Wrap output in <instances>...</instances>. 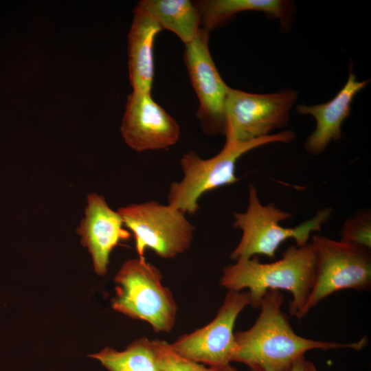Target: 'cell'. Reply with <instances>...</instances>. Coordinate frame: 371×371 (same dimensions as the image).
Wrapping results in <instances>:
<instances>
[{
  "label": "cell",
  "mask_w": 371,
  "mask_h": 371,
  "mask_svg": "<svg viewBox=\"0 0 371 371\" xmlns=\"http://www.w3.org/2000/svg\"><path fill=\"white\" fill-rule=\"evenodd\" d=\"M284 295L269 291L259 306L260 313L251 328L234 333L232 362L246 365L251 371H291L294 363L311 350L349 348L360 350L368 344L363 337L352 343L324 341L296 334L282 310Z\"/></svg>",
  "instance_id": "cell-1"
},
{
  "label": "cell",
  "mask_w": 371,
  "mask_h": 371,
  "mask_svg": "<svg viewBox=\"0 0 371 371\" xmlns=\"http://www.w3.org/2000/svg\"><path fill=\"white\" fill-rule=\"evenodd\" d=\"M315 256L311 243L289 247L275 262L262 263L257 258L240 259L222 271L220 286L228 291L247 289L250 304L259 308L265 295L271 290L286 291L292 295L289 313L298 319L305 308L315 276Z\"/></svg>",
  "instance_id": "cell-2"
},
{
  "label": "cell",
  "mask_w": 371,
  "mask_h": 371,
  "mask_svg": "<svg viewBox=\"0 0 371 371\" xmlns=\"http://www.w3.org/2000/svg\"><path fill=\"white\" fill-rule=\"evenodd\" d=\"M294 137L293 131H284L249 142L225 137L223 148L210 158L203 159L193 150L184 153L179 162L183 177L170 184L168 204L186 214H195L199 209V199L204 194L238 180L236 167L243 155L266 144L291 142Z\"/></svg>",
  "instance_id": "cell-3"
},
{
  "label": "cell",
  "mask_w": 371,
  "mask_h": 371,
  "mask_svg": "<svg viewBox=\"0 0 371 371\" xmlns=\"http://www.w3.org/2000/svg\"><path fill=\"white\" fill-rule=\"evenodd\" d=\"M331 213L330 207H325L296 227H284L280 223L291 218L292 214L273 203L262 205L256 188L249 184L247 209L233 214V226L241 231L242 236L230 259L236 261L256 255L273 259L280 245L291 238L295 241L296 245H304L308 243L313 233L320 230Z\"/></svg>",
  "instance_id": "cell-4"
},
{
  "label": "cell",
  "mask_w": 371,
  "mask_h": 371,
  "mask_svg": "<svg viewBox=\"0 0 371 371\" xmlns=\"http://www.w3.org/2000/svg\"><path fill=\"white\" fill-rule=\"evenodd\" d=\"M162 278L160 270L145 258L127 260L114 278L112 308L148 323L155 332H170L175 325L177 305Z\"/></svg>",
  "instance_id": "cell-5"
},
{
  "label": "cell",
  "mask_w": 371,
  "mask_h": 371,
  "mask_svg": "<svg viewBox=\"0 0 371 371\" xmlns=\"http://www.w3.org/2000/svg\"><path fill=\"white\" fill-rule=\"evenodd\" d=\"M117 212L133 234L139 258H144L149 249L161 258L171 259L192 245L194 225L186 214L168 203L149 201L120 207Z\"/></svg>",
  "instance_id": "cell-6"
},
{
  "label": "cell",
  "mask_w": 371,
  "mask_h": 371,
  "mask_svg": "<svg viewBox=\"0 0 371 371\" xmlns=\"http://www.w3.org/2000/svg\"><path fill=\"white\" fill-rule=\"evenodd\" d=\"M311 244L315 256V268L305 308L306 315L335 292L370 289V250L319 235L312 236Z\"/></svg>",
  "instance_id": "cell-7"
},
{
  "label": "cell",
  "mask_w": 371,
  "mask_h": 371,
  "mask_svg": "<svg viewBox=\"0 0 371 371\" xmlns=\"http://www.w3.org/2000/svg\"><path fill=\"white\" fill-rule=\"evenodd\" d=\"M297 98L294 90L260 94L230 88L225 104V137L249 142L284 127Z\"/></svg>",
  "instance_id": "cell-8"
},
{
  "label": "cell",
  "mask_w": 371,
  "mask_h": 371,
  "mask_svg": "<svg viewBox=\"0 0 371 371\" xmlns=\"http://www.w3.org/2000/svg\"><path fill=\"white\" fill-rule=\"evenodd\" d=\"M250 304L248 291H228L216 316L207 324L181 335L170 344L179 355L215 368L230 365L235 349L234 328L238 316Z\"/></svg>",
  "instance_id": "cell-9"
},
{
  "label": "cell",
  "mask_w": 371,
  "mask_h": 371,
  "mask_svg": "<svg viewBox=\"0 0 371 371\" xmlns=\"http://www.w3.org/2000/svg\"><path fill=\"white\" fill-rule=\"evenodd\" d=\"M208 33L199 35L186 45L184 60L200 106L197 117L212 134L225 131V104L230 89L221 78L208 47Z\"/></svg>",
  "instance_id": "cell-10"
},
{
  "label": "cell",
  "mask_w": 371,
  "mask_h": 371,
  "mask_svg": "<svg viewBox=\"0 0 371 371\" xmlns=\"http://www.w3.org/2000/svg\"><path fill=\"white\" fill-rule=\"evenodd\" d=\"M120 132L137 152L166 149L180 136L177 121L152 98L150 92L133 90L128 96Z\"/></svg>",
  "instance_id": "cell-11"
},
{
  "label": "cell",
  "mask_w": 371,
  "mask_h": 371,
  "mask_svg": "<svg viewBox=\"0 0 371 371\" xmlns=\"http://www.w3.org/2000/svg\"><path fill=\"white\" fill-rule=\"evenodd\" d=\"M77 233L91 255L94 270L100 276L106 273L113 249L131 237L118 212L109 207L104 196L95 193L87 196L85 217Z\"/></svg>",
  "instance_id": "cell-12"
},
{
  "label": "cell",
  "mask_w": 371,
  "mask_h": 371,
  "mask_svg": "<svg viewBox=\"0 0 371 371\" xmlns=\"http://www.w3.org/2000/svg\"><path fill=\"white\" fill-rule=\"evenodd\" d=\"M368 83L359 81L350 72L344 86L330 101L317 105L300 104L297 111L302 115H311L316 120V127L306 140V150L312 155L321 153L332 142L341 137V126L348 117L355 95Z\"/></svg>",
  "instance_id": "cell-13"
},
{
  "label": "cell",
  "mask_w": 371,
  "mask_h": 371,
  "mask_svg": "<svg viewBox=\"0 0 371 371\" xmlns=\"http://www.w3.org/2000/svg\"><path fill=\"white\" fill-rule=\"evenodd\" d=\"M128 34V65L133 90L150 92L154 79L153 46L159 24L136 5Z\"/></svg>",
  "instance_id": "cell-14"
},
{
  "label": "cell",
  "mask_w": 371,
  "mask_h": 371,
  "mask_svg": "<svg viewBox=\"0 0 371 371\" xmlns=\"http://www.w3.org/2000/svg\"><path fill=\"white\" fill-rule=\"evenodd\" d=\"M161 28L175 33L186 45L199 35L201 17L195 3L189 0H142L137 5Z\"/></svg>",
  "instance_id": "cell-15"
},
{
  "label": "cell",
  "mask_w": 371,
  "mask_h": 371,
  "mask_svg": "<svg viewBox=\"0 0 371 371\" xmlns=\"http://www.w3.org/2000/svg\"><path fill=\"white\" fill-rule=\"evenodd\" d=\"M195 4L203 29L208 32L240 12H262L278 19L284 26L290 21L291 14V4L282 0H205Z\"/></svg>",
  "instance_id": "cell-16"
},
{
  "label": "cell",
  "mask_w": 371,
  "mask_h": 371,
  "mask_svg": "<svg viewBox=\"0 0 371 371\" xmlns=\"http://www.w3.org/2000/svg\"><path fill=\"white\" fill-rule=\"evenodd\" d=\"M89 357L98 360L109 371H162L152 341L146 337L134 340L124 350L107 346Z\"/></svg>",
  "instance_id": "cell-17"
},
{
  "label": "cell",
  "mask_w": 371,
  "mask_h": 371,
  "mask_svg": "<svg viewBox=\"0 0 371 371\" xmlns=\"http://www.w3.org/2000/svg\"><path fill=\"white\" fill-rule=\"evenodd\" d=\"M151 341L156 361L162 371H221L219 368L207 366L179 355L164 340Z\"/></svg>",
  "instance_id": "cell-18"
},
{
  "label": "cell",
  "mask_w": 371,
  "mask_h": 371,
  "mask_svg": "<svg viewBox=\"0 0 371 371\" xmlns=\"http://www.w3.org/2000/svg\"><path fill=\"white\" fill-rule=\"evenodd\" d=\"M340 240L365 249L371 248V213L363 210L348 218L342 225Z\"/></svg>",
  "instance_id": "cell-19"
},
{
  "label": "cell",
  "mask_w": 371,
  "mask_h": 371,
  "mask_svg": "<svg viewBox=\"0 0 371 371\" xmlns=\"http://www.w3.org/2000/svg\"><path fill=\"white\" fill-rule=\"evenodd\" d=\"M306 359L304 357L298 359L293 365L291 371H306L305 369ZM221 371H238L234 366L229 365L221 368Z\"/></svg>",
  "instance_id": "cell-20"
},
{
  "label": "cell",
  "mask_w": 371,
  "mask_h": 371,
  "mask_svg": "<svg viewBox=\"0 0 371 371\" xmlns=\"http://www.w3.org/2000/svg\"><path fill=\"white\" fill-rule=\"evenodd\" d=\"M305 369L306 371H317L315 364L313 362L307 360H306L305 362Z\"/></svg>",
  "instance_id": "cell-21"
}]
</instances>
